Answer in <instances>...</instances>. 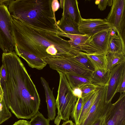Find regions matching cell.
I'll return each instance as SVG.
<instances>
[{"mask_svg": "<svg viewBox=\"0 0 125 125\" xmlns=\"http://www.w3.org/2000/svg\"><path fill=\"white\" fill-rule=\"evenodd\" d=\"M2 62L6 79L0 83L7 106L17 118L31 119L39 111L40 104L36 86L14 51L3 53Z\"/></svg>", "mask_w": 125, "mask_h": 125, "instance_id": "6da1fadb", "label": "cell"}, {"mask_svg": "<svg viewBox=\"0 0 125 125\" xmlns=\"http://www.w3.org/2000/svg\"><path fill=\"white\" fill-rule=\"evenodd\" d=\"M13 35L18 47L43 59L73 57L81 51L62 38L60 29H45L12 18Z\"/></svg>", "mask_w": 125, "mask_h": 125, "instance_id": "7a4b0ae2", "label": "cell"}, {"mask_svg": "<svg viewBox=\"0 0 125 125\" xmlns=\"http://www.w3.org/2000/svg\"><path fill=\"white\" fill-rule=\"evenodd\" d=\"M52 0H12L8 10L12 18L45 29H58Z\"/></svg>", "mask_w": 125, "mask_h": 125, "instance_id": "3957f363", "label": "cell"}, {"mask_svg": "<svg viewBox=\"0 0 125 125\" xmlns=\"http://www.w3.org/2000/svg\"><path fill=\"white\" fill-rule=\"evenodd\" d=\"M60 76V81L56 100L57 115L54 123L59 125L61 120H69L71 112L77 99L73 94L72 90L68 83L65 74L58 72Z\"/></svg>", "mask_w": 125, "mask_h": 125, "instance_id": "277c9868", "label": "cell"}, {"mask_svg": "<svg viewBox=\"0 0 125 125\" xmlns=\"http://www.w3.org/2000/svg\"><path fill=\"white\" fill-rule=\"evenodd\" d=\"M12 20L8 7L0 6V48L3 53L11 52L14 50Z\"/></svg>", "mask_w": 125, "mask_h": 125, "instance_id": "5b68a950", "label": "cell"}, {"mask_svg": "<svg viewBox=\"0 0 125 125\" xmlns=\"http://www.w3.org/2000/svg\"><path fill=\"white\" fill-rule=\"evenodd\" d=\"M43 60L51 68L64 74H73L91 78L93 71L77 63L72 57L48 58Z\"/></svg>", "mask_w": 125, "mask_h": 125, "instance_id": "8992f818", "label": "cell"}, {"mask_svg": "<svg viewBox=\"0 0 125 125\" xmlns=\"http://www.w3.org/2000/svg\"><path fill=\"white\" fill-rule=\"evenodd\" d=\"M105 86H99L96 97L84 120L79 125H93L105 117L111 107V102H105Z\"/></svg>", "mask_w": 125, "mask_h": 125, "instance_id": "52a82bcc", "label": "cell"}, {"mask_svg": "<svg viewBox=\"0 0 125 125\" xmlns=\"http://www.w3.org/2000/svg\"><path fill=\"white\" fill-rule=\"evenodd\" d=\"M106 19L125 42V0H113L110 11Z\"/></svg>", "mask_w": 125, "mask_h": 125, "instance_id": "ba28073f", "label": "cell"}, {"mask_svg": "<svg viewBox=\"0 0 125 125\" xmlns=\"http://www.w3.org/2000/svg\"><path fill=\"white\" fill-rule=\"evenodd\" d=\"M112 28L91 35L80 51L87 54L106 53Z\"/></svg>", "mask_w": 125, "mask_h": 125, "instance_id": "9c48e42d", "label": "cell"}, {"mask_svg": "<svg viewBox=\"0 0 125 125\" xmlns=\"http://www.w3.org/2000/svg\"><path fill=\"white\" fill-rule=\"evenodd\" d=\"M125 77V62L114 67L110 72L109 79L105 86V99L107 103L111 102L115 94L118 92Z\"/></svg>", "mask_w": 125, "mask_h": 125, "instance_id": "30bf717a", "label": "cell"}, {"mask_svg": "<svg viewBox=\"0 0 125 125\" xmlns=\"http://www.w3.org/2000/svg\"><path fill=\"white\" fill-rule=\"evenodd\" d=\"M104 119L105 125H125V92L112 104Z\"/></svg>", "mask_w": 125, "mask_h": 125, "instance_id": "8fae6325", "label": "cell"}, {"mask_svg": "<svg viewBox=\"0 0 125 125\" xmlns=\"http://www.w3.org/2000/svg\"><path fill=\"white\" fill-rule=\"evenodd\" d=\"M113 27L106 19H84L82 18L78 24L79 32L83 35H92Z\"/></svg>", "mask_w": 125, "mask_h": 125, "instance_id": "7c38bea8", "label": "cell"}, {"mask_svg": "<svg viewBox=\"0 0 125 125\" xmlns=\"http://www.w3.org/2000/svg\"><path fill=\"white\" fill-rule=\"evenodd\" d=\"M61 7L63 9L62 17L71 20L78 24L82 19L77 0H60Z\"/></svg>", "mask_w": 125, "mask_h": 125, "instance_id": "4fadbf2b", "label": "cell"}, {"mask_svg": "<svg viewBox=\"0 0 125 125\" xmlns=\"http://www.w3.org/2000/svg\"><path fill=\"white\" fill-rule=\"evenodd\" d=\"M14 50L16 54L24 59L31 68L41 70L47 65L43 59L32 53L20 48L16 45Z\"/></svg>", "mask_w": 125, "mask_h": 125, "instance_id": "5bb4252c", "label": "cell"}, {"mask_svg": "<svg viewBox=\"0 0 125 125\" xmlns=\"http://www.w3.org/2000/svg\"><path fill=\"white\" fill-rule=\"evenodd\" d=\"M40 80L45 91L48 118L50 121L53 120L55 119L56 115V100L54 96L52 91L50 88L48 82L42 77L40 78Z\"/></svg>", "mask_w": 125, "mask_h": 125, "instance_id": "9a60e30c", "label": "cell"}, {"mask_svg": "<svg viewBox=\"0 0 125 125\" xmlns=\"http://www.w3.org/2000/svg\"><path fill=\"white\" fill-rule=\"evenodd\" d=\"M98 88L96 90L87 96L82 97L83 105L81 111L78 119V125H80L86 116L96 97Z\"/></svg>", "mask_w": 125, "mask_h": 125, "instance_id": "2e32d148", "label": "cell"}, {"mask_svg": "<svg viewBox=\"0 0 125 125\" xmlns=\"http://www.w3.org/2000/svg\"><path fill=\"white\" fill-rule=\"evenodd\" d=\"M57 25L65 33L73 35L83 34L79 31L78 24L63 17H62L60 20L57 21Z\"/></svg>", "mask_w": 125, "mask_h": 125, "instance_id": "e0dca14e", "label": "cell"}, {"mask_svg": "<svg viewBox=\"0 0 125 125\" xmlns=\"http://www.w3.org/2000/svg\"><path fill=\"white\" fill-rule=\"evenodd\" d=\"M110 72L103 69H95L91 76V83L100 86H105L109 79Z\"/></svg>", "mask_w": 125, "mask_h": 125, "instance_id": "ac0fdd59", "label": "cell"}, {"mask_svg": "<svg viewBox=\"0 0 125 125\" xmlns=\"http://www.w3.org/2000/svg\"><path fill=\"white\" fill-rule=\"evenodd\" d=\"M107 52L122 53L125 55V42L119 35L115 34L110 36Z\"/></svg>", "mask_w": 125, "mask_h": 125, "instance_id": "d6986e66", "label": "cell"}, {"mask_svg": "<svg viewBox=\"0 0 125 125\" xmlns=\"http://www.w3.org/2000/svg\"><path fill=\"white\" fill-rule=\"evenodd\" d=\"M91 36L83 34H71L64 33L62 34V37L70 39L69 41L73 47L80 51L81 47L87 41Z\"/></svg>", "mask_w": 125, "mask_h": 125, "instance_id": "ffe728a7", "label": "cell"}, {"mask_svg": "<svg viewBox=\"0 0 125 125\" xmlns=\"http://www.w3.org/2000/svg\"><path fill=\"white\" fill-rule=\"evenodd\" d=\"M125 55L122 53L107 52L106 54V70L110 71L116 65L125 62Z\"/></svg>", "mask_w": 125, "mask_h": 125, "instance_id": "44dd1931", "label": "cell"}, {"mask_svg": "<svg viewBox=\"0 0 125 125\" xmlns=\"http://www.w3.org/2000/svg\"><path fill=\"white\" fill-rule=\"evenodd\" d=\"M85 53L93 66L94 69H99L106 70L107 64L106 53L87 54Z\"/></svg>", "mask_w": 125, "mask_h": 125, "instance_id": "7402d4cb", "label": "cell"}, {"mask_svg": "<svg viewBox=\"0 0 125 125\" xmlns=\"http://www.w3.org/2000/svg\"><path fill=\"white\" fill-rule=\"evenodd\" d=\"M65 74L72 89L79 88L86 84L91 83L90 78L72 73H66Z\"/></svg>", "mask_w": 125, "mask_h": 125, "instance_id": "603a6c76", "label": "cell"}, {"mask_svg": "<svg viewBox=\"0 0 125 125\" xmlns=\"http://www.w3.org/2000/svg\"><path fill=\"white\" fill-rule=\"evenodd\" d=\"M9 110L4 98L0 78V125L11 117L12 114Z\"/></svg>", "mask_w": 125, "mask_h": 125, "instance_id": "cb8c5ba5", "label": "cell"}, {"mask_svg": "<svg viewBox=\"0 0 125 125\" xmlns=\"http://www.w3.org/2000/svg\"><path fill=\"white\" fill-rule=\"evenodd\" d=\"M72 58L76 62L84 67L92 71L94 70L93 66L84 52L81 51Z\"/></svg>", "mask_w": 125, "mask_h": 125, "instance_id": "d4e9b609", "label": "cell"}, {"mask_svg": "<svg viewBox=\"0 0 125 125\" xmlns=\"http://www.w3.org/2000/svg\"><path fill=\"white\" fill-rule=\"evenodd\" d=\"M83 105L82 98H78L71 114L70 116L74 122V125H78V119Z\"/></svg>", "mask_w": 125, "mask_h": 125, "instance_id": "484cf974", "label": "cell"}, {"mask_svg": "<svg viewBox=\"0 0 125 125\" xmlns=\"http://www.w3.org/2000/svg\"><path fill=\"white\" fill-rule=\"evenodd\" d=\"M31 119L29 125H50L49 119L46 118L39 111Z\"/></svg>", "mask_w": 125, "mask_h": 125, "instance_id": "4316f807", "label": "cell"}, {"mask_svg": "<svg viewBox=\"0 0 125 125\" xmlns=\"http://www.w3.org/2000/svg\"><path fill=\"white\" fill-rule=\"evenodd\" d=\"M99 86L91 83L86 84L81 86L79 88L82 91V97H84L94 91Z\"/></svg>", "mask_w": 125, "mask_h": 125, "instance_id": "83f0119b", "label": "cell"}, {"mask_svg": "<svg viewBox=\"0 0 125 125\" xmlns=\"http://www.w3.org/2000/svg\"><path fill=\"white\" fill-rule=\"evenodd\" d=\"M113 0H97L95 1V3L98 5V8L101 11L104 10L107 6H112Z\"/></svg>", "mask_w": 125, "mask_h": 125, "instance_id": "f1b7e54d", "label": "cell"}, {"mask_svg": "<svg viewBox=\"0 0 125 125\" xmlns=\"http://www.w3.org/2000/svg\"><path fill=\"white\" fill-rule=\"evenodd\" d=\"M0 82L5 81L6 79V72L4 65L2 64L0 68Z\"/></svg>", "mask_w": 125, "mask_h": 125, "instance_id": "f546056e", "label": "cell"}, {"mask_svg": "<svg viewBox=\"0 0 125 125\" xmlns=\"http://www.w3.org/2000/svg\"><path fill=\"white\" fill-rule=\"evenodd\" d=\"M51 7L53 14L55 16V12L57 11L60 7V3L58 0H52Z\"/></svg>", "mask_w": 125, "mask_h": 125, "instance_id": "4dcf8cb0", "label": "cell"}, {"mask_svg": "<svg viewBox=\"0 0 125 125\" xmlns=\"http://www.w3.org/2000/svg\"><path fill=\"white\" fill-rule=\"evenodd\" d=\"M73 93L74 95L78 98H82V92L79 88H76L72 89Z\"/></svg>", "mask_w": 125, "mask_h": 125, "instance_id": "1f68e13d", "label": "cell"}, {"mask_svg": "<svg viewBox=\"0 0 125 125\" xmlns=\"http://www.w3.org/2000/svg\"><path fill=\"white\" fill-rule=\"evenodd\" d=\"M29 122L26 120H21L16 122L12 125H29Z\"/></svg>", "mask_w": 125, "mask_h": 125, "instance_id": "d6a6232c", "label": "cell"}, {"mask_svg": "<svg viewBox=\"0 0 125 125\" xmlns=\"http://www.w3.org/2000/svg\"><path fill=\"white\" fill-rule=\"evenodd\" d=\"M118 92L122 93L125 92V77L123 79Z\"/></svg>", "mask_w": 125, "mask_h": 125, "instance_id": "836d02e7", "label": "cell"}, {"mask_svg": "<svg viewBox=\"0 0 125 125\" xmlns=\"http://www.w3.org/2000/svg\"><path fill=\"white\" fill-rule=\"evenodd\" d=\"M104 117L98 120L93 125H105Z\"/></svg>", "mask_w": 125, "mask_h": 125, "instance_id": "e575fe53", "label": "cell"}, {"mask_svg": "<svg viewBox=\"0 0 125 125\" xmlns=\"http://www.w3.org/2000/svg\"><path fill=\"white\" fill-rule=\"evenodd\" d=\"M10 0H0V6H5L8 7Z\"/></svg>", "mask_w": 125, "mask_h": 125, "instance_id": "d590c367", "label": "cell"}, {"mask_svg": "<svg viewBox=\"0 0 125 125\" xmlns=\"http://www.w3.org/2000/svg\"><path fill=\"white\" fill-rule=\"evenodd\" d=\"M61 125H74V123L71 120L64 122Z\"/></svg>", "mask_w": 125, "mask_h": 125, "instance_id": "8d00e7d4", "label": "cell"}]
</instances>
